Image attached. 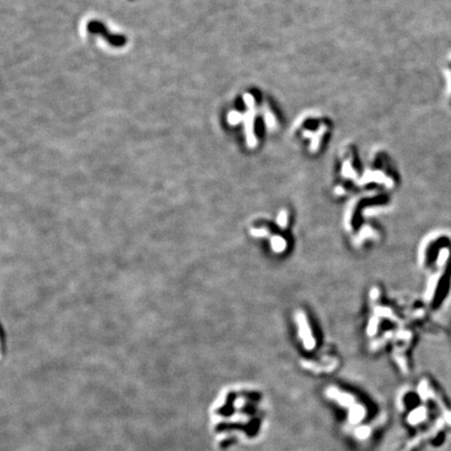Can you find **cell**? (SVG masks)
<instances>
[{
  "label": "cell",
  "instance_id": "6da1fadb",
  "mask_svg": "<svg viewBox=\"0 0 451 451\" xmlns=\"http://www.w3.org/2000/svg\"><path fill=\"white\" fill-rule=\"evenodd\" d=\"M405 423L412 432L407 449L422 445L439 446L451 434V405L428 382L420 383L419 393L406 394L402 400Z\"/></svg>",
  "mask_w": 451,
  "mask_h": 451
},
{
  "label": "cell",
  "instance_id": "7a4b0ae2",
  "mask_svg": "<svg viewBox=\"0 0 451 451\" xmlns=\"http://www.w3.org/2000/svg\"><path fill=\"white\" fill-rule=\"evenodd\" d=\"M87 31L91 34L100 35L110 45L114 47H122L126 44V38L124 36L111 33L100 21H90L87 25Z\"/></svg>",
  "mask_w": 451,
  "mask_h": 451
}]
</instances>
